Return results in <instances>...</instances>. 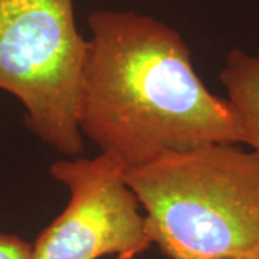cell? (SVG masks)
Returning a JSON list of instances; mask_svg holds the SVG:
<instances>
[{
  "mask_svg": "<svg viewBox=\"0 0 259 259\" xmlns=\"http://www.w3.org/2000/svg\"><path fill=\"white\" fill-rule=\"evenodd\" d=\"M88 23L78 125L101 154L127 170L207 144H242L229 102L200 79L177 30L120 10H97Z\"/></svg>",
  "mask_w": 259,
  "mask_h": 259,
  "instance_id": "obj_1",
  "label": "cell"
},
{
  "mask_svg": "<svg viewBox=\"0 0 259 259\" xmlns=\"http://www.w3.org/2000/svg\"><path fill=\"white\" fill-rule=\"evenodd\" d=\"M151 243L168 259L259 255V156L207 144L125 170Z\"/></svg>",
  "mask_w": 259,
  "mask_h": 259,
  "instance_id": "obj_2",
  "label": "cell"
},
{
  "mask_svg": "<svg viewBox=\"0 0 259 259\" xmlns=\"http://www.w3.org/2000/svg\"><path fill=\"white\" fill-rule=\"evenodd\" d=\"M85 49L74 0H0V91L18 98L28 128L65 156L83 150L78 107Z\"/></svg>",
  "mask_w": 259,
  "mask_h": 259,
  "instance_id": "obj_3",
  "label": "cell"
},
{
  "mask_svg": "<svg viewBox=\"0 0 259 259\" xmlns=\"http://www.w3.org/2000/svg\"><path fill=\"white\" fill-rule=\"evenodd\" d=\"M51 176L69 190L65 210L32 245V259H100L151 245L125 168L105 154L59 160Z\"/></svg>",
  "mask_w": 259,
  "mask_h": 259,
  "instance_id": "obj_4",
  "label": "cell"
},
{
  "mask_svg": "<svg viewBox=\"0 0 259 259\" xmlns=\"http://www.w3.org/2000/svg\"><path fill=\"white\" fill-rule=\"evenodd\" d=\"M219 78L241 130L242 144L259 156V54L231 51Z\"/></svg>",
  "mask_w": 259,
  "mask_h": 259,
  "instance_id": "obj_5",
  "label": "cell"
},
{
  "mask_svg": "<svg viewBox=\"0 0 259 259\" xmlns=\"http://www.w3.org/2000/svg\"><path fill=\"white\" fill-rule=\"evenodd\" d=\"M0 259H32V245L15 235L0 233Z\"/></svg>",
  "mask_w": 259,
  "mask_h": 259,
  "instance_id": "obj_6",
  "label": "cell"
},
{
  "mask_svg": "<svg viewBox=\"0 0 259 259\" xmlns=\"http://www.w3.org/2000/svg\"><path fill=\"white\" fill-rule=\"evenodd\" d=\"M219 259H259V255H235V256H225Z\"/></svg>",
  "mask_w": 259,
  "mask_h": 259,
  "instance_id": "obj_7",
  "label": "cell"
},
{
  "mask_svg": "<svg viewBox=\"0 0 259 259\" xmlns=\"http://www.w3.org/2000/svg\"><path fill=\"white\" fill-rule=\"evenodd\" d=\"M137 253H124V255H118L115 256V259H136Z\"/></svg>",
  "mask_w": 259,
  "mask_h": 259,
  "instance_id": "obj_8",
  "label": "cell"
}]
</instances>
